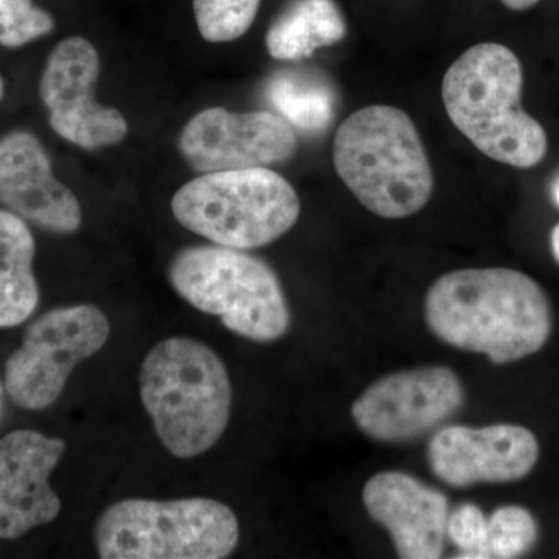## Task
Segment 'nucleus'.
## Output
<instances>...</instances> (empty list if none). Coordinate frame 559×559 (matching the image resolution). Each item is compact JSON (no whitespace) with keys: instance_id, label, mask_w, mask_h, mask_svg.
<instances>
[{"instance_id":"nucleus-1","label":"nucleus","mask_w":559,"mask_h":559,"mask_svg":"<svg viewBox=\"0 0 559 559\" xmlns=\"http://www.w3.org/2000/svg\"><path fill=\"white\" fill-rule=\"evenodd\" d=\"M425 318L444 344L485 355L496 366L535 355L551 333L546 293L509 267L444 274L426 294Z\"/></svg>"},{"instance_id":"nucleus-2","label":"nucleus","mask_w":559,"mask_h":559,"mask_svg":"<svg viewBox=\"0 0 559 559\" xmlns=\"http://www.w3.org/2000/svg\"><path fill=\"white\" fill-rule=\"evenodd\" d=\"M524 72L513 50L480 43L460 55L441 86L454 127L488 156L514 168L536 167L549 142L538 120L521 108Z\"/></svg>"},{"instance_id":"nucleus-3","label":"nucleus","mask_w":559,"mask_h":559,"mask_svg":"<svg viewBox=\"0 0 559 559\" xmlns=\"http://www.w3.org/2000/svg\"><path fill=\"white\" fill-rule=\"evenodd\" d=\"M139 385L157 437L175 457H198L226 432L234 399L229 371L204 342L170 337L154 345Z\"/></svg>"},{"instance_id":"nucleus-4","label":"nucleus","mask_w":559,"mask_h":559,"mask_svg":"<svg viewBox=\"0 0 559 559\" xmlns=\"http://www.w3.org/2000/svg\"><path fill=\"white\" fill-rule=\"evenodd\" d=\"M333 162L356 200L381 218H407L432 197L433 173L417 127L393 106H367L342 121Z\"/></svg>"},{"instance_id":"nucleus-5","label":"nucleus","mask_w":559,"mask_h":559,"mask_svg":"<svg viewBox=\"0 0 559 559\" xmlns=\"http://www.w3.org/2000/svg\"><path fill=\"white\" fill-rule=\"evenodd\" d=\"M180 226L213 245L250 250L288 234L300 216L296 189L267 167L204 173L171 200Z\"/></svg>"},{"instance_id":"nucleus-6","label":"nucleus","mask_w":559,"mask_h":559,"mask_svg":"<svg viewBox=\"0 0 559 559\" xmlns=\"http://www.w3.org/2000/svg\"><path fill=\"white\" fill-rule=\"evenodd\" d=\"M176 293L191 307L216 316L231 333L253 342H275L288 333L290 311L270 264L246 250L191 246L168 267Z\"/></svg>"},{"instance_id":"nucleus-7","label":"nucleus","mask_w":559,"mask_h":559,"mask_svg":"<svg viewBox=\"0 0 559 559\" xmlns=\"http://www.w3.org/2000/svg\"><path fill=\"white\" fill-rule=\"evenodd\" d=\"M94 538L103 559H223L237 549L240 524L215 499H124L103 511Z\"/></svg>"},{"instance_id":"nucleus-8","label":"nucleus","mask_w":559,"mask_h":559,"mask_svg":"<svg viewBox=\"0 0 559 559\" xmlns=\"http://www.w3.org/2000/svg\"><path fill=\"white\" fill-rule=\"evenodd\" d=\"M109 334L108 318L94 305L57 308L40 316L7 360L10 399L27 411L51 406L60 399L73 369L97 355Z\"/></svg>"},{"instance_id":"nucleus-9","label":"nucleus","mask_w":559,"mask_h":559,"mask_svg":"<svg viewBox=\"0 0 559 559\" xmlns=\"http://www.w3.org/2000/svg\"><path fill=\"white\" fill-rule=\"evenodd\" d=\"M465 403L454 370L430 366L400 370L364 390L352 417L360 432L381 443H404L439 428Z\"/></svg>"},{"instance_id":"nucleus-10","label":"nucleus","mask_w":559,"mask_h":559,"mask_svg":"<svg viewBox=\"0 0 559 559\" xmlns=\"http://www.w3.org/2000/svg\"><path fill=\"white\" fill-rule=\"evenodd\" d=\"M100 76V55L91 40L72 36L51 50L40 76L39 95L49 123L62 139L84 150L117 145L127 138L128 121L120 110L94 98Z\"/></svg>"},{"instance_id":"nucleus-11","label":"nucleus","mask_w":559,"mask_h":559,"mask_svg":"<svg viewBox=\"0 0 559 559\" xmlns=\"http://www.w3.org/2000/svg\"><path fill=\"white\" fill-rule=\"evenodd\" d=\"M296 130L271 110H201L183 127L179 150L194 171L216 173L267 167L296 154Z\"/></svg>"},{"instance_id":"nucleus-12","label":"nucleus","mask_w":559,"mask_h":559,"mask_svg":"<svg viewBox=\"0 0 559 559\" xmlns=\"http://www.w3.org/2000/svg\"><path fill=\"white\" fill-rule=\"evenodd\" d=\"M538 459L535 433L516 425L447 426L428 448L430 471L452 488L524 479Z\"/></svg>"},{"instance_id":"nucleus-13","label":"nucleus","mask_w":559,"mask_h":559,"mask_svg":"<svg viewBox=\"0 0 559 559\" xmlns=\"http://www.w3.org/2000/svg\"><path fill=\"white\" fill-rule=\"evenodd\" d=\"M64 451V441L31 429L0 440V538L17 539L57 520L61 500L49 480Z\"/></svg>"},{"instance_id":"nucleus-14","label":"nucleus","mask_w":559,"mask_h":559,"mask_svg":"<svg viewBox=\"0 0 559 559\" xmlns=\"http://www.w3.org/2000/svg\"><path fill=\"white\" fill-rule=\"evenodd\" d=\"M0 204L53 234H73L83 221L79 198L55 176L43 143L25 131L0 139Z\"/></svg>"},{"instance_id":"nucleus-15","label":"nucleus","mask_w":559,"mask_h":559,"mask_svg":"<svg viewBox=\"0 0 559 559\" xmlns=\"http://www.w3.org/2000/svg\"><path fill=\"white\" fill-rule=\"evenodd\" d=\"M367 513L390 533L403 559H437L447 540L450 500L403 471L374 474L362 489Z\"/></svg>"},{"instance_id":"nucleus-16","label":"nucleus","mask_w":559,"mask_h":559,"mask_svg":"<svg viewBox=\"0 0 559 559\" xmlns=\"http://www.w3.org/2000/svg\"><path fill=\"white\" fill-rule=\"evenodd\" d=\"M35 238L20 216L0 210V329L21 325L38 307Z\"/></svg>"},{"instance_id":"nucleus-17","label":"nucleus","mask_w":559,"mask_h":559,"mask_svg":"<svg viewBox=\"0 0 559 559\" xmlns=\"http://www.w3.org/2000/svg\"><path fill=\"white\" fill-rule=\"evenodd\" d=\"M347 35V24L334 0H294L266 33L274 60L299 61Z\"/></svg>"},{"instance_id":"nucleus-18","label":"nucleus","mask_w":559,"mask_h":559,"mask_svg":"<svg viewBox=\"0 0 559 559\" xmlns=\"http://www.w3.org/2000/svg\"><path fill=\"white\" fill-rule=\"evenodd\" d=\"M266 98L290 127L310 134L325 131L336 110V95L330 84L299 70H282L272 75Z\"/></svg>"},{"instance_id":"nucleus-19","label":"nucleus","mask_w":559,"mask_h":559,"mask_svg":"<svg viewBox=\"0 0 559 559\" xmlns=\"http://www.w3.org/2000/svg\"><path fill=\"white\" fill-rule=\"evenodd\" d=\"M261 0H193L194 20L209 43H230L249 32Z\"/></svg>"},{"instance_id":"nucleus-20","label":"nucleus","mask_w":559,"mask_h":559,"mask_svg":"<svg viewBox=\"0 0 559 559\" xmlns=\"http://www.w3.org/2000/svg\"><path fill=\"white\" fill-rule=\"evenodd\" d=\"M536 539L538 524L522 507H500L488 518L489 558H520L535 546Z\"/></svg>"},{"instance_id":"nucleus-21","label":"nucleus","mask_w":559,"mask_h":559,"mask_svg":"<svg viewBox=\"0 0 559 559\" xmlns=\"http://www.w3.org/2000/svg\"><path fill=\"white\" fill-rule=\"evenodd\" d=\"M55 21L33 0H0V46L17 49L53 31Z\"/></svg>"},{"instance_id":"nucleus-22","label":"nucleus","mask_w":559,"mask_h":559,"mask_svg":"<svg viewBox=\"0 0 559 559\" xmlns=\"http://www.w3.org/2000/svg\"><path fill=\"white\" fill-rule=\"evenodd\" d=\"M447 538L457 547V558H489L488 518L474 503H463L450 513Z\"/></svg>"},{"instance_id":"nucleus-23","label":"nucleus","mask_w":559,"mask_h":559,"mask_svg":"<svg viewBox=\"0 0 559 559\" xmlns=\"http://www.w3.org/2000/svg\"><path fill=\"white\" fill-rule=\"evenodd\" d=\"M507 9L514 11H525L535 7L539 0H500Z\"/></svg>"},{"instance_id":"nucleus-24","label":"nucleus","mask_w":559,"mask_h":559,"mask_svg":"<svg viewBox=\"0 0 559 559\" xmlns=\"http://www.w3.org/2000/svg\"><path fill=\"white\" fill-rule=\"evenodd\" d=\"M551 250H554L555 259H557L559 263V224L555 227L554 231H551Z\"/></svg>"},{"instance_id":"nucleus-25","label":"nucleus","mask_w":559,"mask_h":559,"mask_svg":"<svg viewBox=\"0 0 559 559\" xmlns=\"http://www.w3.org/2000/svg\"><path fill=\"white\" fill-rule=\"evenodd\" d=\"M551 197H554V201L559 205V175L551 182Z\"/></svg>"},{"instance_id":"nucleus-26","label":"nucleus","mask_w":559,"mask_h":559,"mask_svg":"<svg viewBox=\"0 0 559 559\" xmlns=\"http://www.w3.org/2000/svg\"><path fill=\"white\" fill-rule=\"evenodd\" d=\"M3 92H5V86H3L2 76H0V100H2Z\"/></svg>"},{"instance_id":"nucleus-27","label":"nucleus","mask_w":559,"mask_h":559,"mask_svg":"<svg viewBox=\"0 0 559 559\" xmlns=\"http://www.w3.org/2000/svg\"><path fill=\"white\" fill-rule=\"evenodd\" d=\"M0 414H2V385H0Z\"/></svg>"}]
</instances>
